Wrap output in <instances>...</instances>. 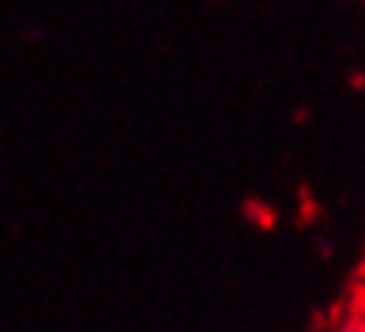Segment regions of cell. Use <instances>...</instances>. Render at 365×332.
I'll return each instance as SVG.
<instances>
[{"instance_id": "6da1fadb", "label": "cell", "mask_w": 365, "mask_h": 332, "mask_svg": "<svg viewBox=\"0 0 365 332\" xmlns=\"http://www.w3.org/2000/svg\"><path fill=\"white\" fill-rule=\"evenodd\" d=\"M359 332H365V322H362V326H359Z\"/></svg>"}]
</instances>
